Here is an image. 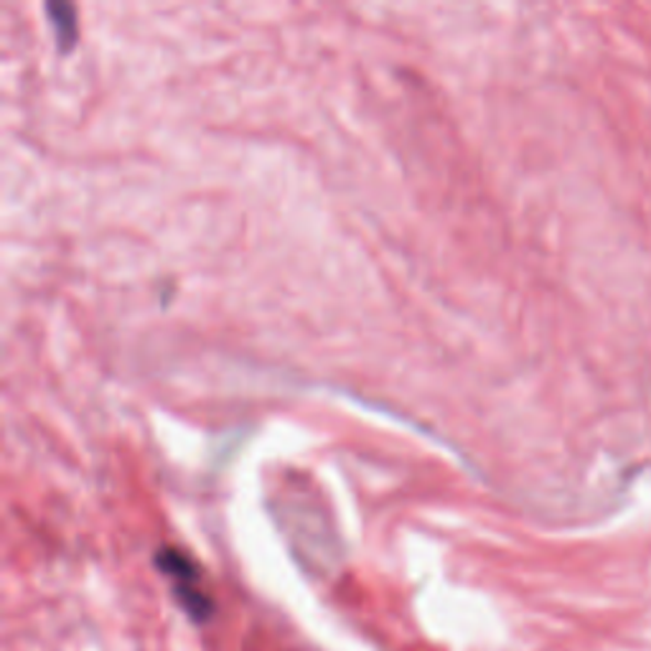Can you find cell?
Segmentation results:
<instances>
[{
  "mask_svg": "<svg viewBox=\"0 0 651 651\" xmlns=\"http://www.w3.org/2000/svg\"><path fill=\"white\" fill-rule=\"evenodd\" d=\"M156 567L166 578H171L173 588L189 586V583H202V567H199L186 553L179 547H161L156 553Z\"/></svg>",
  "mask_w": 651,
  "mask_h": 651,
  "instance_id": "1",
  "label": "cell"
},
{
  "mask_svg": "<svg viewBox=\"0 0 651 651\" xmlns=\"http://www.w3.org/2000/svg\"><path fill=\"white\" fill-rule=\"evenodd\" d=\"M46 13L56 33V41H60V49L70 52L74 41H77V13H74L70 3H46Z\"/></svg>",
  "mask_w": 651,
  "mask_h": 651,
  "instance_id": "2",
  "label": "cell"
}]
</instances>
